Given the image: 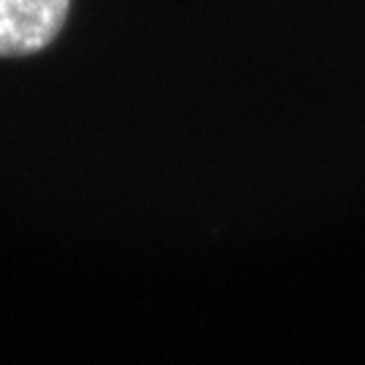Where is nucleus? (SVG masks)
Wrapping results in <instances>:
<instances>
[{"label":"nucleus","mask_w":365,"mask_h":365,"mask_svg":"<svg viewBox=\"0 0 365 365\" xmlns=\"http://www.w3.org/2000/svg\"><path fill=\"white\" fill-rule=\"evenodd\" d=\"M68 11L71 0H0V57H25L49 46Z\"/></svg>","instance_id":"nucleus-1"}]
</instances>
